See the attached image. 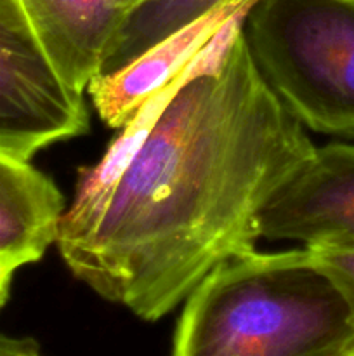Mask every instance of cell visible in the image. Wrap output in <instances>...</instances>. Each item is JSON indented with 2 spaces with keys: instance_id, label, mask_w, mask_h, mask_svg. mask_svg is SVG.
<instances>
[{
  "instance_id": "1",
  "label": "cell",
  "mask_w": 354,
  "mask_h": 356,
  "mask_svg": "<svg viewBox=\"0 0 354 356\" xmlns=\"http://www.w3.org/2000/svg\"><path fill=\"white\" fill-rule=\"evenodd\" d=\"M245 14L193 59L106 193L61 218L71 273L148 322L255 250L264 207L316 149L257 68Z\"/></svg>"
},
{
  "instance_id": "2",
  "label": "cell",
  "mask_w": 354,
  "mask_h": 356,
  "mask_svg": "<svg viewBox=\"0 0 354 356\" xmlns=\"http://www.w3.org/2000/svg\"><path fill=\"white\" fill-rule=\"evenodd\" d=\"M349 305L307 249L252 250L187 296L172 356H347Z\"/></svg>"
},
{
  "instance_id": "3",
  "label": "cell",
  "mask_w": 354,
  "mask_h": 356,
  "mask_svg": "<svg viewBox=\"0 0 354 356\" xmlns=\"http://www.w3.org/2000/svg\"><path fill=\"white\" fill-rule=\"evenodd\" d=\"M242 31L259 72L304 127L354 139V2L255 0Z\"/></svg>"
},
{
  "instance_id": "4",
  "label": "cell",
  "mask_w": 354,
  "mask_h": 356,
  "mask_svg": "<svg viewBox=\"0 0 354 356\" xmlns=\"http://www.w3.org/2000/svg\"><path fill=\"white\" fill-rule=\"evenodd\" d=\"M87 129L82 94L52 68L21 0H0V153L30 162Z\"/></svg>"
},
{
  "instance_id": "5",
  "label": "cell",
  "mask_w": 354,
  "mask_h": 356,
  "mask_svg": "<svg viewBox=\"0 0 354 356\" xmlns=\"http://www.w3.org/2000/svg\"><path fill=\"white\" fill-rule=\"evenodd\" d=\"M266 240L354 247V145L316 148L259 219Z\"/></svg>"
},
{
  "instance_id": "6",
  "label": "cell",
  "mask_w": 354,
  "mask_h": 356,
  "mask_svg": "<svg viewBox=\"0 0 354 356\" xmlns=\"http://www.w3.org/2000/svg\"><path fill=\"white\" fill-rule=\"evenodd\" d=\"M146 0H21L59 79L82 94L101 75L118 37Z\"/></svg>"
},
{
  "instance_id": "7",
  "label": "cell",
  "mask_w": 354,
  "mask_h": 356,
  "mask_svg": "<svg viewBox=\"0 0 354 356\" xmlns=\"http://www.w3.org/2000/svg\"><path fill=\"white\" fill-rule=\"evenodd\" d=\"M246 9H224L205 16L149 47L124 68L89 83L92 103L108 127H124L132 115L162 87L172 82L233 17Z\"/></svg>"
},
{
  "instance_id": "8",
  "label": "cell",
  "mask_w": 354,
  "mask_h": 356,
  "mask_svg": "<svg viewBox=\"0 0 354 356\" xmlns=\"http://www.w3.org/2000/svg\"><path fill=\"white\" fill-rule=\"evenodd\" d=\"M65 198L26 160L0 153V264L14 271L37 263L56 243Z\"/></svg>"
},
{
  "instance_id": "9",
  "label": "cell",
  "mask_w": 354,
  "mask_h": 356,
  "mask_svg": "<svg viewBox=\"0 0 354 356\" xmlns=\"http://www.w3.org/2000/svg\"><path fill=\"white\" fill-rule=\"evenodd\" d=\"M255 0H146L121 30L101 75L124 68L149 47L201 17L224 9H246Z\"/></svg>"
},
{
  "instance_id": "10",
  "label": "cell",
  "mask_w": 354,
  "mask_h": 356,
  "mask_svg": "<svg viewBox=\"0 0 354 356\" xmlns=\"http://www.w3.org/2000/svg\"><path fill=\"white\" fill-rule=\"evenodd\" d=\"M305 249L342 292L354 318V247L307 245Z\"/></svg>"
},
{
  "instance_id": "11",
  "label": "cell",
  "mask_w": 354,
  "mask_h": 356,
  "mask_svg": "<svg viewBox=\"0 0 354 356\" xmlns=\"http://www.w3.org/2000/svg\"><path fill=\"white\" fill-rule=\"evenodd\" d=\"M0 356H42L40 348L30 337H10L0 334Z\"/></svg>"
},
{
  "instance_id": "12",
  "label": "cell",
  "mask_w": 354,
  "mask_h": 356,
  "mask_svg": "<svg viewBox=\"0 0 354 356\" xmlns=\"http://www.w3.org/2000/svg\"><path fill=\"white\" fill-rule=\"evenodd\" d=\"M12 268L6 266V264H0V309L6 305L7 298H9V287L10 280H12Z\"/></svg>"
},
{
  "instance_id": "13",
  "label": "cell",
  "mask_w": 354,
  "mask_h": 356,
  "mask_svg": "<svg viewBox=\"0 0 354 356\" xmlns=\"http://www.w3.org/2000/svg\"><path fill=\"white\" fill-rule=\"evenodd\" d=\"M347 356H354V351H351V353H349V355H347Z\"/></svg>"
},
{
  "instance_id": "14",
  "label": "cell",
  "mask_w": 354,
  "mask_h": 356,
  "mask_svg": "<svg viewBox=\"0 0 354 356\" xmlns=\"http://www.w3.org/2000/svg\"><path fill=\"white\" fill-rule=\"evenodd\" d=\"M351 2H354V0H351Z\"/></svg>"
}]
</instances>
